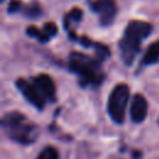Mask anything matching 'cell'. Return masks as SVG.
<instances>
[{
	"label": "cell",
	"instance_id": "6da1fadb",
	"mask_svg": "<svg viewBox=\"0 0 159 159\" xmlns=\"http://www.w3.org/2000/svg\"><path fill=\"white\" fill-rule=\"evenodd\" d=\"M152 32V25L145 21H130L124 31L122 40L119 41V50L122 60L125 65H132L142 41Z\"/></svg>",
	"mask_w": 159,
	"mask_h": 159
},
{
	"label": "cell",
	"instance_id": "7a4b0ae2",
	"mask_svg": "<svg viewBox=\"0 0 159 159\" xmlns=\"http://www.w3.org/2000/svg\"><path fill=\"white\" fill-rule=\"evenodd\" d=\"M2 128L7 137L20 144H31L39 137V128L36 124L29 122L22 113L10 112L2 118Z\"/></svg>",
	"mask_w": 159,
	"mask_h": 159
},
{
	"label": "cell",
	"instance_id": "3957f363",
	"mask_svg": "<svg viewBox=\"0 0 159 159\" xmlns=\"http://www.w3.org/2000/svg\"><path fill=\"white\" fill-rule=\"evenodd\" d=\"M70 70L78 75L82 81L98 86L103 81V73L101 71L99 62L83 53H72L70 58Z\"/></svg>",
	"mask_w": 159,
	"mask_h": 159
},
{
	"label": "cell",
	"instance_id": "277c9868",
	"mask_svg": "<svg viewBox=\"0 0 159 159\" xmlns=\"http://www.w3.org/2000/svg\"><path fill=\"white\" fill-rule=\"evenodd\" d=\"M129 99V87L125 83L117 84L108 98V113L116 123H123Z\"/></svg>",
	"mask_w": 159,
	"mask_h": 159
},
{
	"label": "cell",
	"instance_id": "5b68a950",
	"mask_svg": "<svg viewBox=\"0 0 159 159\" xmlns=\"http://www.w3.org/2000/svg\"><path fill=\"white\" fill-rule=\"evenodd\" d=\"M91 7L98 14L102 26L111 25L117 15V4L114 0H94L91 2Z\"/></svg>",
	"mask_w": 159,
	"mask_h": 159
},
{
	"label": "cell",
	"instance_id": "8992f818",
	"mask_svg": "<svg viewBox=\"0 0 159 159\" xmlns=\"http://www.w3.org/2000/svg\"><path fill=\"white\" fill-rule=\"evenodd\" d=\"M16 87L22 93V96L37 109H42L45 107V97L35 83H30L24 78H17Z\"/></svg>",
	"mask_w": 159,
	"mask_h": 159
},
{
	"label": "cell",
	"instance_id": "52a82bcc",
	"mask_svg": "<svg viewBox=\"0 0 159 159\" xmlns=\"http://www.w3.org/2000/svg\"><path fill=\"white\" fill-rule=\"evenodd\" d=\"M148 113V102L144 96L135 94L130 103V118L135 123H142Z\"/></svg>",
	"mask_w": 159,
	"mask_h": 159
},
{
	"label": "cell",
	"instance_id": "ba28073f",
	"mask_svg": "<svg viewBox=\"0 0 159 159\" xmlns=\"http://www.w3.org/2000/svg\"><path fill=\"white\" fill-rule=\"evenodd\" d=\"M34 83L37 86V88L40 89V92L46 99H50L52 102L56 99V86L53 80L48 75L41 73L36 76L34 80Z\"/></svg>",
	"mask_w": 159,
	"mask_h": 159
},
{
	"label": "cell",
	"instance_id": "9c48e42d",
	"mask_svg": "<svg viewBox=\"0 0 159 159\" xmlns=\"http://www.w3.org/2000/svg\"><path fill=\"white\" fill-rule=\"evenodd\" d=\"M159 61V40L154 41L153 43L149 45L147 48L144 56H143V65H153Z\"/></svg>",
	"mask_w": 159,
	"mask_h": 159
},
{
	"label": "cell",
	"instance_id": "30bf717a",
	"mask_svg": "<svg viewBox=\"0 0 159 159\" xmlns=\"http://www.w3.org/2000/svg\"><path fill=\"white\" fill-rule=\"evenodd\" d=\"M81 17H82V10L78 9V7H75L72 9L67 15H66V19H65V26L67 29V31H70V35L71 37L73 39L75 37V34L72 31V24H78L81 21Z\"/></svg>",
	"mask_w": 159,
	"mask_h": 159
},
{
	"label": "cell",
	"instance_id": "8fae6325",
	"mask_svg": "<svg viewBox=\"0 0 159 159\" xmlns=\"http://www.w3.org/2000/svg\"><path fill=\"white\" fill-rule=\"evenodd\" d=\"M26 32H27L29 36L36 37V39H37L39 41H41V42H46V41H48V39H50V36L43 31V29H42V30H39V29L35 27V26H29L27 30H26Z\"/></svg>",
	"mask_w": 159,
	"mask_h": 159
},
{
	"label": "cell",
	"instance_id": "7c38bea8",
	"mask_svg": "<svg viewBox=\"0 0 159 159\" xmlns=\"http://www.w3.org/2000/svg\"><path fill=\"white\" fill-rule=\"evenodd\" d=\"M37 159H58V152L53 147H46L40 152Z\"/></svg>",
	"mask_w": 159,
	"mask_h": 159
},
{
	"label": "cell",
	"instance_id": "4fadbf2b",
	"mask_svg": "<svg viewBox=\"0 0 159 159\" xmlns=\"http://www.w3.org/2000/svg\"><path fill=\"white\" fill-rule=\"evenodd\" d=\"M25 14L30 17H37V16L41 15V7L37 4H32L25 10Z\"/></svg>",
	"mask_w": 159,
	"mask_h": 159
},
{
	"label": "cell",
	"instance_id": "5bb4252c",
	"mask_svg": "<svg viewBox=\"0 0 159 159\" xmlns=\"http://www.w3.org/2000/svg\"><path fill=\"white\" fill-rule=\"evenodd\" d=\"M94 47H96V52H97V55H98V57H99V60H103L104 57H107V56H109V50L104 46V45H102V43H94L93 45Z\"/></svg>",
	"mask_w": 159,
	"mask_h": 159
},
{
	"label": "cell",
	"instance_id": "9a60e30c",
	"mask_svg": "<svg viewBox=\"0 0 159 159\" xmlns=\"http://www.w3.org/2000/svg\"><path fill=\"white\" fill-rule=\"evenodd\" d=\"M43 31H45L50 37H52V36H55V35L57 34V26H56L53 22H47V24H45V26H43Z\"/></svg>",
	"mask_w": 159,
	"mask_h": 159
},
{
	"label": "cell",
	"instance_id": "2e32d148",
	"mask_svg": "<svg viewBox=\"0 0 159 159\" xmlns=\"http://www.w3.org/2000/svg\"><path fill=\"white\" fill-rule=\"evenodd\" d=\"M20 6H21V2L19 0H12L9 5V12H15V11L20 10Z\"/></svg>",
	"mask_w": 159,
	"mask_h": 159
}]
</instances>
